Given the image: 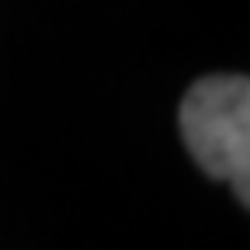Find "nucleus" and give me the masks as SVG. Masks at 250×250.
I'll return each mask as SVG.
<instances>
[{
  "instance_id": "obj_1",
  "label": "nucleus",
  "mask_w": 250,
  "mask_h": 250,
  "mask_svg": "<svg viewBox=\"0 0 250 250\" xmlns=\"http://www.w3.org/2000/svg\"><path fill=\"white\" fill-rule=\"evenodd\" d=\"M177 118L195 164L229 181L240 205H250V80L236 73L195 80Z\"/></svg>"
}]
</instances>
